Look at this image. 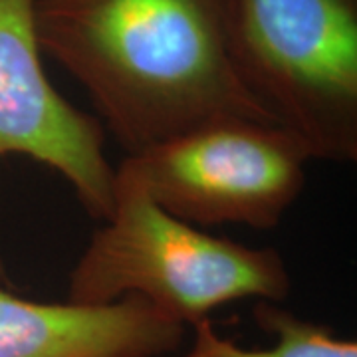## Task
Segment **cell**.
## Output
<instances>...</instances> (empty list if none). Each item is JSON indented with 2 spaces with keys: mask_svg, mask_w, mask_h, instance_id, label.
<instances>
[{
  "mask_svg": "<svg viewBox=\"0 0 357 357\" xmlns=\"http://www.w3.org/2000/svg\"><path fill=\"white\" fill-rule=\"evenodd\" d=\"M234 74L310 159L357 161V0H220Z\"/></svg>",
  "mask_w": 357,
  "mask_h": 357,
  "instance_id": "cell-3",
  "label": "cell"
},
{
  "mask_svg": "<svg viewBox=\"0 0 357 357\" xmlns=\"http://www.w3.org/2000/svg\"><path fill=\"white\" fill-rule=\"evenodd\" d=\"M290 288L276 248L244 246L173 217L121 163L112 213L70 272L66 302L107 306L137 296L183 326H195L232 302L278 304Z\"/></svg>",
  "mask_w": 357,
  "mask_h": 357,
  "instance_id": "cell-2",
  "label": "cell"
},
{
  "mask_svg": "<svg viewBox=\"0 0 357 357\" xmlns=\"http://www.w3.org/2000/svg\"><path fill=\"white\" fill-rule=\"evenodd\" d=\"M42 58L34 0H0V161L22 155L50 167L89 217L105 220L115 185L105 129L54 88Z\"/></svg>",
  "mask_w": 357,
  "mask_h": 357,
  "instance_id": "cell-5",
  "label": "cell"
},
{
  "mask_svg": "<svg viewBox=\"0 0 357 357\" xmlns=\"http://www.w3.org/2000/svg\"><path fill=\"white\" fill-rule=\"evenodd\" d=\"M183 337L181 321L137 296L79 306L0 290V357H169Z\"/></svg>",
  "mask_w": 357,
  "mask_h": 357,
  "instance_id": "cell-6",
  "label": "cell"
},
{
  "mask_svg": "<svg viewBox=\"0 0 357 357\" xmlns=\"http://www.w3.org/2000/svg\"><path fill=\"white\" fill-rule=\"evenodd\" d=\"M34 26L128 155L220 117L272 121L234 74L220 0H34Z\"/></svg>",
  "mask_w": 357,
  "mask_h": 357,
  "instance_id": "cell-1",
  "label": "cell"
},
{
  "mask_svg": "<svg viewBox=\"0 0 357 357\" xmlns=\"http://www.w3.org/2000/svg\"><path fill=\"white\" fill-rule=\"evenodd\" d=\"M252 316L264 332L278 337L272 347H241L218 335L211 318H206L192 326L191 349L181 357H357L354 340H342L328 328L300 318L276 302H256Z\"/></svg>",
  "mask_w": 357,
  "mask_h": 357,
  "instance_id": "cell-7",
  "label": "cell"
},
{
  "mask_svg": "<svg viewBox=\"0 0 357 357\" xmlns=\"http://www.w3.org/2000/svg\"><path fill=\"white\" fill-rule=\"evenodd\" d=\"M302 143L272 121L220 117L121 163L189 225L274 229L306 187Z\"/></svg>",
  "mask_w": 357,
  "mask_h": 357,
  "instance_id": "cell-4",
  "label": "cell"
}]
</instances>
